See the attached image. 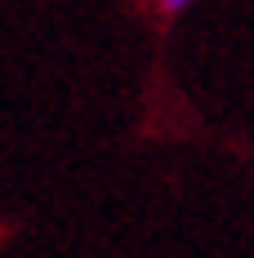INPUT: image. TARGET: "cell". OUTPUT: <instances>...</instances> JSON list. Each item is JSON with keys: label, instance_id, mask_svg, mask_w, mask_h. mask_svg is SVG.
<instances>
[{"label": "cell", "instance_id": "cell-1", "mask_svg": "<svg viewBox=\"0 0 254 258\" xmlns=\"http://www.w3.org/2000/svg\"><path fill=\"white\" fill-rule=\"evenodd\" d=\"M196 0H156V9H161V18H178V14H187Z\"/></svg>", "mask_w": 254, "mask_h": 258}]
</instances>
